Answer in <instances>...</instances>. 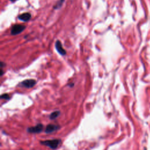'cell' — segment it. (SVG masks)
Returning <instances> with one entry per match:
<instances>
[{"label":"cell","mask_w":150,"mask_h":150,"mask_svg":"<svg viewBox=\"0 0 150 150\" xmlns=\"http://www.w3.org/2000/svg\"><path fill=\"white\" fill-rule=\"evenodd\" d=\"M61 139H51V140H46L41 142L42 144L49 147V148H51L53 149H55L56 148H57V147L60 144H61Z\"/></svg>","instance_id":"obj_1"},{"label":"cell","mask_w":150,"mask_h":150,"mask_svg":"<svg viewBox=\"0 0 150 150\" xmlns=\"http://www.w3.org/2000/svg\"><path fill=\"white\" fill-rule=\"evenodd\" d=\"M26 27L24 25H15L11 28V35H17L22 32L25 29Z\"/></svg>","instance_id":"obj_2"},{"label":"cell","mask_w":150,"mask_h":150,"mask_svg":"<svg viewBox=\"0 0 150 150\" xmlns=\"http://www.w3.org/2000/svg\"><path fill=\"white\" fill-rule=\"evenodd\" d=\"M36 84V81L34 79H27L22 81L19 84V86L26 88L33 87Z\"/></svg>","instance_id":"obj_3"},{"label":"cell","mask_w":150,"mask_h":150,"mask_svg":"<svg viewBox=\"0 0 150 150\" xmlns=\"http://www.w3.org/2000/svg\"><path fill=\"white\" fill-rule=\"evenodd\" d=\"M43 125L42 124H38L35 127H32L28 128V131L30 133H39L42 131Z\"/></svg>","instance_id":"obj_4"},{"label":"cell","mask_w":150,"mask_h":150,"mask_svg":"<svg viewBox=\"0 0 150 150\" xmlns=\"http://www.w3.org/2000/svg\"><path fill=\"white\" fill-rule=\"evenodd\" d=\"M55 47L57 50V51L59 52L60 55H61L62 56H64L66 54V52L64 48H63V46L62 45V43L60 42L59 41H57L55 44Z\"/></svg>","instance_id":"obj_5"},{"label":"cell","mask_w":150,"mask_h":150,"mask_svg":"<svg viewBox=\"0 0 150 150\" xmlns=\"http://www.w3.org/2000/svg\"><path fill=\"white\" fill-rule=\"evenodd\" d=\"M31 14L29 13H24L18 17V19L23 22H27L31 18Z\"/></svg>","instance_id":"obj_6"},{"label":"cell","mask_w":150,"mask_h":150,"mask_svg":"<svg viewBox=\"0 0 150 150\" xmlns=\"http://www.w3.org/2000/svg\"><path fill=\"white\" fill-rule=\"evenodd\" d=\"M58 129V126L54 124H49L46 126L45 129V132L46 133H51Z\"/></svg>","instance_id":"obj_7"},{"label":"cell","mask_w":150,"mask_h":150,"mask_svg":"<svg viewBox=\"0 0 150 150\" xmlns=\"http://www.w3.org/2000/svg\"><path fill=\"white\" fill-rule=\"evenodd\" d=\"M64 1H65V0H59V1L56 3V5L54 6V9H57L61 8L62 7Z\"/></svg>","instance_id":"obj_8"},{"label":"cell","mask_w":150,"mask_h":150,"mask_svg":"<svg viewBox=\"0 0 150 150\" xmlns=\"http://www.w3.org/2000/svg\"><path fill=\"white\" fill-rule=\"evenodd\" d=\"M60 115V112L59 111H56V112H53L52 113H51V114L50 115L49 117H50V119L51 120H55Z\"/></svg>","instance_id":"obj_9"},{"label":"cell","mask_w":150,"mask_h":150,"mask_svg":"<svg viewBox=\"0 0 150 150\" xmlns=\"http://www.w3.org/2000/svg\"><path fill=\"white\" fill-rule=\"evenodd\" d=\"M1 98H3V99H6V100H9V96L8 94H3L1 96Z\"/></svg>","instance_id":"obj_10"},{"label":"cell","mask_w":150,"mask_h":150,"mask_svg":"<svg viewBox=\"0 0 150 150\" xmlns=\"http://www.w3.org/2000/svg\"><path fill=\"white\" fill-rule=\"evenodd\" d=\"M9 1H11V2H15L17 1V0H9Z\"/></svg>","instance_id":"obj_11"}]
</instances>
